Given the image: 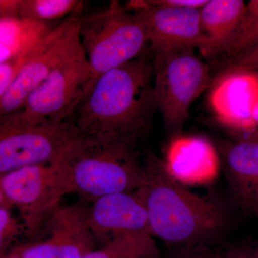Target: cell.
Returning a JSON list of instances; mask_svg holds the SVG:
<instances>
[{
  "mask_svg": "<svg viewBox=\"0 0 258 258\" xmlns=\"http://www.w3.org/2000/svg\"><path fill=\"white\" fill-rule=\"evenodd\" d=\"M83 6L77 0H21L20 18L48 23L72 14Z\"/></svg>",
  "mask_w": 258,
  "mask_h": 258,
  "instance_id": "19",
  "label": "cell"
},
{
  "mask_svg": "<svg viewBox=\"0 0 258 258\" xmlns=\"http://www.w3.org/2000/svg\"><path fill=\"white\" fill-rule=\"evenodd\" d=\"M155 108L154 62L139 57L97 80L74 120L86 137L137 142L147 133Z\"/></svg>",
  "mask_w": 258,
  "mask_h": 258,
  "instance_id": "1",
  "label": "cell"
},
{
  "mask_svg": "<svg viewBox=\"0 0 258 258\" xmlns=\"http://www.w3.org/2000/svg\"><path fill=\"white\" fill-rule=\"evenodd\" d=\"M83 8L75 11L34 48V53L8 91L0 97V116L15 114L32 90L57 67L84 52L80 38Z\"/></svg>",
  "mask_w": 258,
  "mask_h": 258,
  "instance_id": "8",
  "label": "cell"
},
{
  "mask_svg": "<svg viewBox=\"0 0 258 258\" xmlns=\"http://www.w3.org/2000/svg\"><path fill=\"white\" fill-rule=\"evenodd\" d=\"M21 0H1L0 18H20Z\"/></svg>",
  "mask_w": 258,
  "mask_h": 258,
  "instance_id": "26",
  "label": "cell"
},
{
  "mask_svg": "<svg viewBox=\"0 0 258 258\" xmlns=\"http://www.w3.org/2000/svg\"><path fill=\"white\" fill-rule=\"evenodd\" d=\"M136 144L82 134L62 157L69 169L72 193L88 203L106 195L138 189L144 174Z\"/></svg>",
  "mask_w": 258,
  "mask_h": 258,
  "instance_id": "3",
  "label": "cell"
},
{
  "mask_svg": "<svg viewBox=\"0 0 258 258\" xmlns=\"http://www.w3.org/2000/svg\"><path fill=\"white\" fill-rule=\"evenodd\" d=\"M53 28L29 19L0 18V64L32 50Z\"/></svg>",
  "mask_w": 258,
  "mask_h": 258,
  "instance_id": "17",
  "label": "cell"
},
{
  "mask_svg": "<svg viewBox=\"0 0 258 258\" xmlns=\"http://www.w3.org/2000/svg\"><path fill=\"white\" fill-rule=\"evenodd\" d=\"M125 8L143 20L155 55L199 48L206 57L211 50V40L202 28L200 9L160 8L146 1L129 2Z\"/></svg>",
  "mask_w": 258,
  "mask_h": 258,
  "instance_id": "11",
  "label": "cell"
},
{
  "mask_svg": "<svg viewBox=\"0 0 258 258\" xmlns=\"http://www.w3.org/2000/svg\"><path fill=\"white\" fill-rule=\"evenodd\" d=\"M154 71L157 108L166 129L178 137L193 102L212 86L211 71L194 49H185L155 55Z\"/></svg>",
  "mask_w": 258,
  "mask_h": 258,
  "instance_id": "7",
  "label": "cell"
},
{
  "mask_svg": "<svg viewBox=\"0 0 258 258\" xmlns=\"http://www.w3.org/2000/svg\"><path fill=\"white\" fill-rule=\"evenodd\" d=\"M88 203L60 207L36 237L23 244L25 258H84L97 249L88 222Z\"/></svg>",
  "mask_w": 258,
  "mask_h": 258,
  "instance_id": "10",
  "label": "cell"
},
{
  "mask_svg": "<svg viewBox=\"0 0 258 258\" xmlns=\"http://www.w3.org/2000/svg\"><path fill=\"white\" fill-rule=\"evenodd\" d=\"M222 258H258V249L250 246H235L222 254Z\"/></svg>",
  "mask_w": 258,
  "mask_h": 258,
  "instance_id": "25",
  "label": "cell"
},
{
  "mask_svg": "<svg viewBox=\"0 0 258 258\" xmlns=\"http://www.w3.org/2000/svg\"><path fill=\"white\" fill-rule=\"evenodd\" d=\"M226 175L240 205L258 210V142L240 141L223 152Z\"/></svg>",
  "mask_w": 258,
  "mask_h": 258,
  "instance_id": "15",
  "label": "cell"
},
{
  "mask_svg": "<svg viewBox=\"0 0 258 258\" xmlns=\"http://www.w3.org/2000/svg\"><path fill=\"white\" fill-rule=\"evenodd\" d=\"M247 9L242 0H208L200 9L202 28L211 40L206 57L216 58L232 40Z\"/></svg>",
  "mask_w": 258,
  "mask_h": 258,
  "instance_id": "16",
  "label": "cell"
},
{
  "mask_svg": "<svg viewBox=\"0 0 258 258\" xmlns=\"http://www.w3.org/2000/svg\"><path fill=\"white\" fill-rule=\"evenodd\" d=\"M81 135L74 118L26 126H0V175L57 161Z\"/></svg>",
  "mask_w": 258,
  "mask_h": 258,
  "instance_id": "9",
  "label": "cell"
},
{
  "mask_svg": "<svg viewBox=\"0 0 258 258\" xmlns=\"http://www.w3.org/2000/svg\"><path fill=\"white\" fill-rule=\"evenodd\" d=\"M258 41V0H250L235 35L220 52L222 60L231 58Z\"/></svg>",
  "mask_w": 258,
  "mask_h": 258,
  "instance_id": "20",
  "label": "cell"
},
{
  "mask_svg": "<svg viewBox=\"0 0 258 258\" xmlns=\"http://www.w3.org/2000/svg\"><path fill=\"white\" fill-rule=\"evenodd\" d=\"M71 193L69 171L62 157L50 164L20 168L0 177V205L18 210L30 241L60 208L64 195Z\"/></svg>",
  "mask_w": 258,
  "mask_h": 258,
  "instance_id": "5",
  "label": "cell"
},
{
  "mask_svg": "<svg viewBox=\"0 0 258 258\" xmlns=\"http://www.w3.org/2000/svg\"><path fill=\"white\" fill-rule=\"evenodd\" d=\"M248 74L252 75V76H253V77L254 78V79H257V81H258V71H255V72L251 73V74Z\"/></svg>",
  "mask_w": 258,
  "mask_h": 258,
  "instance_id": "29",
  "label": "cell"
},
{
  "mask_svg": "<svg viewBox=\"0 0 258 258\" xmlns=\"http://www.w3.org/2000/svg\"><path fill=\"white\" fill-rule=\"evenodd\" d=\"M147 4L160 8H195L201 9L208 0H148Z\"/></svg>",
  "mask_w": 258,
  "mask_h": 258,
  "instance_id": "24",
  "label": "cell"
},
{
  "mask_svg": "<svg viewBox=\"0 0 258 258\" xmlns=\"http://www.w3.org/2000/svg\"><path fill=\"white\" fill-rule=\"evenodd\" d=\"M79 33L91 69L86 96L103 75L139 57L149 44L147 27L140 15L114 0L103 11L82 15Z\"/></svg>",
  "mask_w": 258,
  "mask_h": 258,
  "instance_id": "4",
  "label": "cell"
},
{
  "mask_svg": "<svg viewBox=\"0 0 258 258\" xmlns=\"http://www.w3.org/2000/svg\"><path fill=\"white\" fill-rule=\"evenodd\" d=\"M0 254V258H25L23 253V244L17 245L5 253Z\"/></svg>",
  "mask_w": 258,
  "mask_h": 258,
  "instance_id": "27",
  "label": "cell"
},
{
  "mask_svg": "<svg viewBox=\"0 0 258 258\" xmlns=\"http://www.w3.org/2000/svg\"><path fill=\"white\" fill-rule=\"evenodd\" d=\"M88 222L101 247L122 237H154L146 209L134 191L93 200L88 208Z\"/></svg>",
  "mask_w": 258,
  "mask_h": 258,
  "instance_id": "12",
  "label": "cell"
},
{
  "mask_svg": "<svg viewBox=\"0 0 258 258\" xmlns=\"http://www.w3.org/2000/svg\"><path fill=\"white\" fill-rule=\"evenodd\" d=\"M252 120L258 129V102L254 106L253 111H252Z\"/></svg>",
  "mask_w": 258,
  "mask_h": 258,
  "instance_id": "28",
  "label": "cell"
},
{
  "mask_svg": "<svg viewBox=\"0 0 258 258\" xmlns=\"http://www.w3.org/2000/svg\"><path fill=\"white\" fill-rule=\"evenodd\" d=\"M212 86L210 102L217 119L242 136L241 141L258 142V129L252 120V111L258 102L254 89L257 80L251 74H233Z\"/></svg>",
  "mask_w": 258,
  "mask_h": 258,
  "instance_id": "13",
  "label": "cell"
},
{
  "mask_svg": "<svg viewBox=\"0 0 258 258\" xmlns=\"http://www.w3.org/2000/svg\"><path fill=\"white\" fill-rule=\"evenodd\" d=\"M170 257L168 258H222V254L210 250L206 245L177 248Z\"/></svg>",
  "mask_w": 258,
  "mask_h": 258,
  "instance_id": "23",
  "label": "cell"
},
{
  "mask_svg": "<svg viewBox=\"0 0 258 258\" xmlns=\"http://www.w3.org/2000/svg\"><path fill=\"white\" fill-rule=\"evenodd\" d=\"M84 258H160L153 236L116 239L90 252Z\"/></svg>",
  "mask_w": 258,
  "mask_h": 258,
  "instance_id": "18",
  "label": "cell"
},
{
  "mask_svg": "<svg viewBox=\"0 0 258 258\" xmlns=\"http://www.w3.org/2000/svg\"><path fill=\"white\" fill-rule=\"evenodd\" d=\"M255 212H257V215H258V210H256V211H255Z\"/></svg>",
  "mask_w": 258,
  "mask_h": 258,
  "instance_id": "30",
  "label": "cell"
},
{
  "mask_svg": "<svg viewBox=\"0 0 258 258\" xmlns=\"http://www.w3.org/2000/svg\"><path fill=\"white\" fill-rule=\"evenodd\" d=\"M143 181L134 191L147 211L152 235L174 248L205 245L225 222L221 206L189 191L166 170L164 161L149 156Z\"/></svg>",
  "mask_w": 258,
  "mask_h": 258,
  "instance_id": "2",
  "label": "cell"
},
{
  "mask_svg": "<svg viewBox=\"0 0 258 258\" xmlns=\"http://www.w3.org/2000/svg\"><path fill=\"white\" fill-rule=\"evenodd\" d=\"M91 78V69L83 52L60 64L34 88L18 113L1 117L0 126H26L74 118Z\"/></svg>",
  "mask_w": 258,
  "mask_h": 258,
  "instance_id": "6",
  "label": "cell"
},
{
  "mask_svg": "<svg viewBox=\"0 0 258 258\" xmlns=\"http://www.w3.org/2000/svg\"><path fill=\"white\" fill-rule=\"evenodd\" d=\"M13 208L0 205V253L16 247L20 237H26V232L20 217L15 216Z\"/></svg>",
  "mask_w": 258,
  "mask_h": 258,
  "instance_id": "22",
  "label": "cell"
},
{
  "mask_svg": "<svg viewBox=\"0 0 258 258\" xmlns=\"http://www.w3.org/2000/svg\"><path fill=\"white\" fill-rule=\"evenodd\" d=\"M218 73L212 78V83L233 74H251L258 71V41L231 58L219 64Z\"/></svg>",
  "mask_w": 258,
  "mask_h": 258,
  "instance_id": "21",
  "label": "cell"
},
{
  "mask_svg": "<svg viewBox=\"0 0 258 258\" xmlns=\"http://www.w3.org/2000/svg\"><path fill=\"white\" fill-rule=\"evenodd\" d=\"M164 161L169 174L181 184H210L217 179L220 171L216 149L203 137H174Z\"/></svg>",
  "mask_w": 258,
  "mask_h": 258,
  "instance_id": "14",
  "label": "cell"
}]
</instances>
